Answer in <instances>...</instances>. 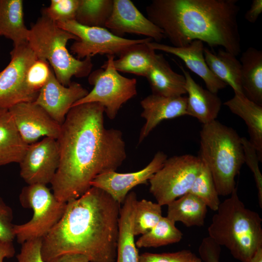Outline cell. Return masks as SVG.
<instances>
[{
	"instance_id": "cell-1",
	"label": "cell",
	"mask_w": 262,
	"mask_h": 262,
	"mask_svg": "<svg viewBox=\"0 0 262 262\" xmlns=\"http://www.w3.org/2000/svg\"><path fill=\"white\" fill-rule=\"evenodd\" d=\"M104 108L97 102L72 107L56 139L59 164L50 184L57 199L78 198L98 175L116 171L126 159L122 132L104 126Z\"/></svg>"
},
{
	"instance_id": "cell-2",
	"label": "cell",
	"mask_w": 262,
	"mask_h": 262,
	"mask_svg": "<svg viewBox=\"0 0 262 262\" xmlns=\"http://www.w3.org/2000/svg\"><path fill=\"white\" fill-rule=\"evenodd\" d=\"M120 209L110 195L93 186L67 202L62 218L42 239L43 259L51 262L78 253L90 262H115Z\"/></svg>"
},
{
	"instance_id": "cell-3",
	"label": "cell",
	"mask_w": 262,
	"mask_h": 262,
	"mask_svg": "<svg viewBox=\"0 0 262 262\" xmlns=\"http://www.w3.org/2000/svg\"><path fill=\"white\" fill-rule=\"evenodd\" d=\"M238 0H153L146 7L148 19L176 47L198 40L220 46L235 56L241 49Z\"/></svg>"
},
{
	"instance_id": "cell-4",
	"label": "cell",
	"mask_w": 262,
	"mask_h": 262,
	"mask_svg": "<svg viewBox=\"0 0 262 262\" xmlns=\"http://www.w3.org/2000/svg\"><path fill=\"white\" fill-rule=\"evenodd\" d=\"M221 202L208 228L209 236L240 262H250L262 246V219L240 199L236 187Z\"/></svg>"
},
{
	"instance_id": "cell-5",
	"label": "cell",
	"mask_w": 262,
	"mask_h": 262,
	"mask_svg": "<svg viewBox=\"0 0 262 262\" xmlns=\"http://www.w3.org/2000/svg\"><path fill=\"white\" fill-rule=\"evenodd\" d=\"M200 137L199 157L209 167L219 196L230 195L245 163L241 137L216 120L202 125Z\"/></svg>"
},
{
	"instance_id": "cell-6",
	"label": "cell",
	"mask_w": 262,
	"mask_h": 262,
	"mask_svg": "<svg viewBox=\"0 0 262 262\" xmlns=\"http://www.w3.org/2000/svg\"><path fill=\"white\" fill-rule=\"evenodd\" d=\"M78 40L71 33L59 27L42 10L41 16L29 29L28 43L38 58L47 61L59 82L67 86L71 78H83L91 72V57L81 60L68 51L70 40Z\"/></svg>"
},
{
	"instance_id": "cell-7",
	"label": "cell",
	"mask_w": 262,
	"mask_h": 262,
	"mask_svg": "<svg viewBox=\"0 0 262 262\" xmlns=\"http://www.w3.org/2000/svg\"><path fill=\"white\" fill-rule=\"evenodd\" d=\"M19 199L23 207L31 209L33 212L28 222L14 225L15 238L21 245L45 237L63 216L67 203L58 200L47 185L41 184L24 187Z\"/></svg>"
},
{
	"instance_id": "cell-8",
	"label": "cell",
	"mask_w": 262,
	"mask_h": 262,
	"mask_svg": "<svg viewBox=\"0 0 262 262\" xmlns=\"http://www.w3.org/2000/svg\"><path fill=\"white\" fill-rule=\"evenodd\" d=\"M107 56V60L101 68L91 72L88 76L89 84L94 86L93 89L72 107L97 102L103 106L107 117L113 120L122 105L137 95V81L120 74L114 66L115 56Z\"/></svg>"
},
{
	"instance_id": "cell-9",
	"label": "cell",
	"mask_w": 262,
	"mask_h": 262,
	"mask_svg": "<svg viewBox=\"0 0 262 262\" xmlns=\"http://www.w3.org/2000/svg\"><path fill=\"white\" fill-rule=\"evenodd\" d=\"M199 156L191 154L167 158L149 180V191L161 206L189 192L201 165Z\"/></svg>"
},
{
	"instance_id": "cell-10",
	"label": "cell",
	"mask_w": 262,
	"mask_h": 262,
	"mask_svg": "<svg viewBox=\"0 0 262 262\" xmlns=\"http://www.w3.org/2000/svg\"><path fill=\"white\" fill-rule=\"evenodd\" d=\"M56 23L78 38L70 47L71 52L78 59L92 57L96 54L119 56L133 45L153 40L148 37L127 39L115 35L105 28L85 26L75 20Z\"/></svg>"
},
{
	"instance_id": "cell-11",
	"label": "cell",
	"mask_w": 262,
	"mask_h": 262,
	"mask_svg": "<svg viewBox=\"0 0 262 262\" xmlns=\"http://www.w3.org/2000/svg\"><path fill=\"white\" fill-rule=\"evenodd\" d=\"M10 54V62L0 71V109L34 102L38 96L28 90L25 82L29 67L38 58L28 42L14 47Z\"/></svg>"
},
{
	"instance_id": "cell-12",
	"label": "cell",
	"mask_w": 262,
	"mask_h": 262,
	"mask_svg": "<svg viewBox=\"0 0 262 262\" xmlns=\"http://www.w3.org/2000/svg\"><path fill=\"white\" fill-rule=\"evenodd\" d=\"M19 164L20 175L28 185L50 183L59 164L56 139L44 137L28 145Z\"/></svg>"
},
{
	"instance_id": "cell-13",
	"label": "cell",
	"mask_w": 262,
	"mask_h": 262,
	"mask_svg": "<svg viewBox=\"0 0 262 262\" xmlns=\"http://www.w3.org/2000/svg\"><path fill=\"white\" fill-rule=\"evenodd\" d=\"M8 110L21 137L27 145L43 137L55 139L59 137L61 125L33 102L19 103Z\"/></svg>"
},
{
	"instance_id": "cell-14",
	"label": "cell",
	"mask_w": 262,
	"mask_h": 262,
	"mask_svg": "<svg viewBox=\"0 0 262 262\" xmlns=\"http://www.w3.org/2000/svg\"><path fill=\"white\" fill-rule=\"evenodd\" d=\"M167 158L164 152L159 151L149 163L141 170L126 173H117L115 171L103 173L92 180L91 186L104 191L121 204L133 187L147 184L162 167Z\"/></svg>"
},
{
	"instance_id": "cell-15",
	"label": "cell",
	"mask_w": 262,
	"mask_h": 262,
	"mask_svg": "<svg viewBox=\"0 0 262 262\" xmlns=\"http://www.w3.org/2000/svg\"><path fill=\"white\" fill-rule=\"evenodd\" d=\"M81 84L72 82L66 86L52 71L49 79L33 102L42 107L55 121L62 125L73 105L88 93Z\"/></svg>"
},
{
	"instance_id": "cell-16",
	"label": "cell",
	"mask_w": 262,
	"mask_h": 262,
	"mask_svg": "<svg viewBox=\"0 0 262 262\" xmlns=\"http://www.w3.org/2000/svg\"><path fill=\"white\" fill-rule=\"evenodd\" d=\"M105 28L123 37L125 33L141 34L159 43L165 38L162 29L144 16L130 0H113V7Z\"/></svg>"
},
{
	"instance_id": "cell-17",
	"label": "cell",
	"mask_w": 262,
	"mask_h": 262,
	"mask_svg": "<svg viewBox=\"0 0 262 262\" xmlns=\"http://www.w3.org/2000/svg\"><path fill=\"white\" fill-rule=\"evenodd\" d=\"M148 45L154 50H157L173 54L181 59L187 67L200 77L204 82L207 89L217 94L227 85L217 78L208 67L204 55L203 42L196 40L189 45L181 47L149 42Z\"/></svg>"
},
{
	"instance_id": "cell-18",
	"label": "cell",
	"mask_w": 262,
	"mask_h": 262,
	"mask_svg": "<svg viewBox=\"0 0 262 262\" xmlns=\"http://www.w3.org/2000/svg\"><path fill=\"white\" fill-rule=\"evenodd\" d=\"M140 104L141 114L145 123L141 129L138 144L162 121L187 115V97H167L151 94L144 99Z\"/></svg>"
},
{
	"instance_id": "cell-19",
	"label": "cell",
	"mask_w": 262,
	"mask_h": 262,
	"mask_svg": "<svg viewBox=\"0 0 262 262\" xmlns=\"http://www.w3.org/2000/svg\"><path fill=\"white\" fill-rule=\"evenodd\" d=\"M180 67L185 79L187 97V115L196 118L202 125L217 118L221 108L222 101L217 94L205 89L196 83L182 66Z\"/></svg>"
},
{
	"instance_id": "cell-20",
	"label": "cell",
	"mask_w": 262,
	"mask_h": 262,
	"mask_svg": "<svg viewBox=\"0 0 262 262\" xmlns=\"http://www.w3.org/2000/svg\"><path fill=\"white\" fill-rule=\"evenodd\" d=\"M145 77L153 94L176 97L186 94L184 75L174 71L162 54H156Z\"/></svg>"
},
{
	"instance_id": "cell-21",
	"label": "cell",
	"mask_w": 262,
	"mask_h": 262,
	"mask_svg": "<svg viewBox=\"0 0 262 262\" xmlns=\"http://www.w3.org/2000/svg\"><path fill=\"white\" fill-rule=\"evenodd\" d=\"M137 201L135 193L130 192L120 209L116 262H139V255L133 231V220Z\"/></svg>"
},
{
	"instance_id": "cell-22",
	"label": "cell",
	"mask_w": 262,
	"mask_h": 262,
	"mask_svg": "<svg viewBox=\"0 0 262 262\" xmlns=\"http://www.w3.org/2000/svg\"><path fill=\"white\" fill-rule=\"evenodd\" d=\"M233 114L246 123L250 142L256 149L262 161V106L247 98L244 94L234 93L231 99L224 103Z\"/></svg>"
},
{
	"instance_id": "cell-23",
	"label": "cell",
	"mask_w": 262,
	"mask_h": 262,
	"mask_svg": "<svg viewBox=\"0 0 262 262\" xmlns=\"http://www.w3.org/2000/svg\"><path fill=\"white\" fill-rule=\"evenodd\" d=\"M28 147L8 109H0V166L19 163Z\"/></svg>"
},
{
	"instance_id": "cell-24",
	"label": "cell",
	"mask_w": 262,
	"mask_h": 262,
	"mask_svg": "<svg viewBox=\"0 0 262 262\" xmlns=\"http://www.w3.org/2000/svg\"><path fill=\"white\" fill-rule=\"evenodd\" d=\"M240 62L244 95L262 106V51L249 47L242 53Z\"/></svg>"
},
{
	"instance_id": "cell-25",
	"label": "cell",
	"mask_w": 262,
	"mask_h": 262,
	"mask_svg": "<svg viewBox=\"0 0 262 262\" xmlns=\"http://www.w3.org/2000/svg\"><path fill=\"white\" fill-rule=\"evenodd\" d=\"M29 29L24 20L22 0H0V36L11 40L13 47L28 42Z\"/></svg>"
},
{
	"instance_id": "cell-26",
	"label": "cell",
	"mask_w": 262,
	"mask_h": 262,
	"mask_svg": "<svg viewBox=\"0 0 262 262\" xmlns=\"http://www.w3.org/2000/svg\"><path fill=\"white\" fill-rule=\"evenodd\" d=\"M204 55L208 67L217 78L229 85L234 93L244 94L241 84V64L236 56L222 49L214 53L207 48H204Z\"/></svg>"
},
{
	"instance_id": "cell-27",
	"label": "cell",
	"mask_w": 262,
	"mask_h": 262,
	"mask_svg": "<svg viewBox=\"0 0 262 262\" xmlns=\"http://www.w3.org/2000/svg\"><path fill=\"white\" fill-rule=\"evenodd\" d=\"M167 217L188 227L203 226L207 207L199 197L187 193L167 205Z\"/></svg>"
},
{
	"instance_id": "cell-28",
	"label": "cell",
	"mask_w": 262,
	"mask_h": 262,
	"mask_svg": "<svg viewBox=\"0 0 262 262\" xmlns=\"http://www.w3.org/2000/svg\"><path fill=\"white\" fill-rule=\"evenodd\" d=\"M148 42L133 45L122 52L118 59L114 60L115 69L145 77L156 55Z\"/></svg>"
},
{
	"instance_id": "cell-29",
	"label": "cell",
	"mask_w": 262,
	"mask_h": 262,
	"mask_svg": "<svg viewBox=\"0 0 262 262\" xmlns=\"http://www.w3.org/2000/svg\"><path fill=\"white\" fill-rule=\"evenodd\" d=\"M183 234L175 222L167 216L159 221L148 232L141 235L135 242L137 248L158 247L180 242Z\"/></svg>"
},
{
	"instance_id": "cell-30",
	"label": "cell",
	"mask_w": 262,
	"mask_h": 262,
	"mask_svg": "<svg viewBox=\"0 0 262 262\" xmlns=\"http://www.w3.org/2000/svg\"><path fill=\"white\" fill-rule=\"evenodd\" d=\"M113 7V0H79L75 21L85 26L105 28Z\"/></svg>"
},
{
	"instance_id": "cell-31",
	"label": "cell",
	"mask_w": 262,
	"mask_h": 262,
	"mask_svg": "<svg viewBox=\"0 0 262 262\" xmlns=\"http://www.w3.org/2000/svg\"><path fill=\"white\" fill-rule=\"evenodd\" d=\"M200 170L189 191L201 199L207 207L216 211L220 201L211 172L201 159Z\"/></svg>"
},
{
	"instance_id": "cell-32",
	"label": "cell",
	"mask_w": 262,
	"mask_h": 262,
	"mask_svg": "<svg viewBox=\"0 0 262 262\" xmlns=\"http://www.w3.org/2000/svg\"><path fill=\"white\" fill-rule=\"evenodd\" d=\"M162 206L145 199L136 204L133 220L135 236L143 235L150 230L162 217Z\"/></svg>"
},
{
	"instance_id": "cell-33",
	"label": "cell",
	"mask_w": 262,
	"mask_h": 262,
	"mask_svg": "<svg viewBox=\"0 0 262 262\" xmlns=\"http://www.w3.org/2000/svg\"><path fill=\"white\" fill-rule=\"evenodd\" d=\"M52 68L46 60L37 58L29 67L25 76V82L28 90L38 95L46 84L52 72Z\"/></svg>"
},
{
	"instance_id": "cell-34",
	"label": "cell",
	"mask_w": 262,
	"mask_h": 262,
	"mask_svg": "<svg viewBox=\"0 0 262 262\" xmlns=\"http://www.w3.org/2000/svg\"><path fill=\"white\" fill-rule=\"evenodd\" d=\"M79 0H51L43 11L55 23L75 20Z\"/></svg>"
},
{
	"instance_id": "cell-35",
	"label": "cell",
	"mask_w": 262,
	"mask_h": 262,
	"mask_svg": "<svg viewBox=\"0 0 262 262\" xmlns=\"http://www.w3.org/2000/svg\"><path fill=\"white\" fill-rule=\"evenodd\" d=\"M244 162L253 173L256 185L258 190V196L260 207L262 208V175L261 173L259 159L256 149L246 137H241Z\"/></svg>"
},
{
	"instance_id": "cell-36",
	"label": "cell",
	"mask_w": 262,
	"mask_h": 262,
	"mask_svg": "<svg viewBox=\"0 0 262 262\" xmlns=\"http://www.w3.org/2000/svg\"><path fill=\"white\" fill-rule=\"evenodd\" d=\"M196 256L188 250L162 253L145 252L139 255V262H189Z\"/></svg>"
},
{
	"instance_id": "cell-37",
	"label": "cell",
	"mask_w": 262,
	"mask_h": 262,
	"mask_svg": "<svg viewBox=\"0 0 262 262\" xmlns=\"http://www.w3.org/2000/svg\"><path fill=\"white\" fill-rule=\"evenodd\" d=\"M13 219L12 208L0 196V240L13 241L15 238Z\"/></svg>"
},
{
	"instance_id": "cell-38",
	"label": "cell",
	"mask_w": 262,
	"mask_h": 262,
	"mask_svg": "<svg viewBox=\"0 0 262 262\" xmlns=\"http://www.w3.org/2000/svg\"><path fill=\"white\" fill-rule=\"evenodd\" d=\"M42 239H32L21 244L20 251L16 256L17 262H45L41 255Z\"/></svg>"
},
{
	"instance_id": "cell-39",
	"label": "cell",
	"mask_w": 262,
	"mask_h": 262,
	"mask_svg": "<svg viewBox=\"0 0 262 262\" xmlns=\"http://www.w3.org/2000/svg\"><path fill=\"white\" fill-rule=\"evenodd\" d=\"M221 246L208 236L204 238L198 248L200 259L203 262H220Z\"/></svg>"
},
{
	"instance_id": "cell-40",
	"label": "cell",
	"mask_w": 262,
	"mask_h": 262,
	"mask_svg": "<svg viewBox=\"0 0 262 262\" xmlns=\"http://www.w3.org/2000/svg\"><path fill=\"white\" fill-rule=\"evenodd\" d=\"M262 12V0H253L250 7L245 15V18L251 23H254Z\"/></svg>"
},
{
	"instance_id": "cell-41",
	"label": "cell",
	"mask_w": 262,
	"mask_h": 262,
	"mask_svg": "<svg viewBox=\"0 0 262 262\" xmlns=\"http://www.w3.org/2000/svg\"><path fill=\"white\" fill-rule=\"evenodd\" d=\"M13 242L0 240V262L14 256L16 251Z\"/></svg>"
},
{
	"instance_id": "cell-42",
	"label": "cell",
	"mask_w": 262,
	"mask_h": 262,
	"mask_svg": "<svg viewBox=\"0 0 262 262\" xmlns=\"http://www.w3.org/2000/svg\"><path fill=\"white\" fill-rule=\"evenodd\" d=\"M51 262H90L85 255L78 253H66L56 258Z\"/></svg>"
},
{
	"instance_id": "cell-43",
	"label": "cell",
	"mask_w": 262,
	"mask_h": 262,
	"mask_svg": "<svg viewBox=\"0 0 262 262\" xmlns=\"http://www.w3.org/2000/svg\"><path fill=\"white\" fill-rule=\"evenodd\" d=\"M250 262H262V246L257 249Z\"/></svg>"
},
{
	"instance_id": "cell-44",
	"label": "cell",
	"mask_w": 262,
	"mask_h": 262,
	"mask_svg": "<svg viewBox=\"0 0 262 262\" xmlns=\"http://www.w3.org/2000/svg\"><path fill=\"white\" fill-rule=\"evenodd\" d=\"M189 262H203L200 258L196 256Z\"/></svg>"
}]
</instances>
